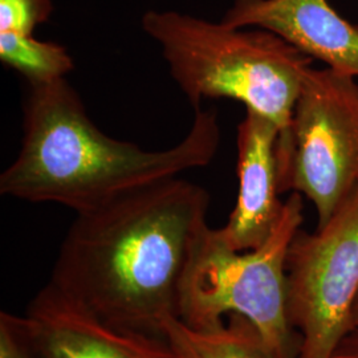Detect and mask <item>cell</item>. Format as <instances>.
Segmentation results:
<instances>
[{
	"label": "cell",
	"instance_id": "1",
	"mask_svg": "<svg viewBox=\"0 0 358 358\" xmlns=\"http://www.w3.org/2000/svg\"><path fill=\"white\" fill-rule=\"evenodd\" d=\"M208 208L206 189L173 177L78 213L50 282L113 328L164 338Z\"/></svg>",
	"mask_w": 358,
	"mask_h": 358
},
{
	"label": "cell",
	"instance_id": "2",
	"mask_svg": "<svg viewBox=\"0 0 358 358\" xmlns=\"http://www.w3.org/2000/svg\"><path fill=\"white\" fill-rule=\"evenodd\" d=\"M19 155L0 176V194L84 213L124 192L205 167L220 146L214 108L194 110L178 145L159 152L106 136L90 120L72 85L60 78L29 85Z\"/></svg>",
	"mask_w": 358,
	"mask_h": 358
},
{
	"label": "cell",
	"instance_id": "3",
	"mask_svg": "<svg viewBox=\"0 0 358 358\" xmlns=\"http://www.w3.org/2000/svg\"><path fill=\"white\" fill-rule=\"evenodd\" d=\"M141 26L159 44L194 110L205 99L243 103L278 125V153L287 146L310 57L266 29L243 31L178 11H148Z\"/></svg>",
	"mask_w": 358,
	"mask_h": 358
},
{
	"label": "cell",
	"instance_id": "4",
	"mask_svg": "<svg viewBox=\"0 0 358 358\" xmlns=\"http://www.w3.org/2000/svg\"><path fill=\"white\" fill-rule=\"evenodd\" d=\"M303 208V195L294 192L268 239L251 251L232 250L219 229L208 227L180 282L179 320L213 331L224 316L241 315L255 325L272 357H299L300 337L288 317L287 257Z\"/></svg>",
	"mask_w": 358,
	"mask_h": 358
},
{
	"label": "cell",
	"instance_id": "5",
	"mask_svg": "<svg viewBox=\"0 0 358 358\" xmlns=\"http://www.w3.org/2000/svg\"><path fill=\"white\" fill-rule=\"evenodd\" d=\"M279 157L280 192L309 199L325 224L358 186V83L329 68H309Z\"/></svg>",
	"mask_w": 358,
	"mask_h": 358
},
{
	"label": "cell",
	"instance_id": "6",
	"mask_svg": "<svg viewBox=\"0 0 358 358\" xmlns=\"http://www.w3.org/2000/svg\"><path fill=\"white\" fill-rule=\"evenodd\" d=\"M288 317L297 358H332L352 329L358 297V186L312 234L297 231L287 257Z\"/></svg>",
	"mask_w": 358,
	"mask_h": 358
},
{
	"label": "cell",
	"instance_id": "7",
	"mask_svg": "<svg viewBox=\"0 0 358 358\" xmlns=\"http://www.w3.org/2000/svg\"><path fill=\"white\" fill-rule=\"evenodd\" d=\"M23 319L38 358H176L164 338L113 328L50 282Z\"/></svg>",
	"mask_w": 358,
	"mask_h": 358
},
{
	"label": "cell",
	"instance_id": "8",
	"mask_svg": "<svg viewBox=\"0 0 358 358\" xmlns=\"http://www.w3.org/2000/svg\"><path fill=\"white\" fill-rule=\"evenodd\" d=\"M222 23L266 29L327 68L358 77V24L328 0H234Z\"/></svg>",
	"mask_w": 358,
	"mask_h": 358
},
{
	"label": "cell",
	"instance_id": "9",
	"mask_svg": "<svg viewBox=\"0 0 358 358\" xmlns=\"http://www.w3.org/2000/svg\"><path fill=\"white\" fill-rule=\"evenodd\" d=\"M279 136L278 125L254 110H247L238 127V198L226 226L219 229L235 251L264 243L282 215Z\"/></svg>",
	"mask_w": 358,
	"mask_h": 358
},
{
	"label": "cell",
	"instance_id": "10",
	"mask_svg": "<svg viewBox=\"0 0 358 358\" xmlns=\"http://www.w3.org/2000/svg\"><path fill=\"white\" fill-rule=\"evenodd\" d=\"M162 336L176 358H273L255 325L241 315H230L213 331H196L170 317Z\"/></svg>",
	"mask_w": 358,
	"mask_h": 358
},
{
	"label": "cell",
	"instance_id": "11",
	"mask_svg": "<svg viewBox=\"0 0 358 358\" xmlns=\"http://www.w3.org/2000/svg\"><path fill=\"white\" fill-rule=\"evenodd\" d=\"M0 60L26 77L28 85L65 78L75 68L72 56L63 45L11 32L0 34Z\"/></svg>",
	"mask_w": 358,
	"mask_h": 358
},
{
	"label": "cell",
	"instance_id": "12",
	"mask_svg": "<svg viewBox=\"0 0 358 358\" xmlns=\"http://www.w3.org/2000/svg\"><path fill=\"white\" fill-rule=\"evenodd\" d=\"M53 11L52 0H0V34L34 35Z\"/></svg>",
	"mask_w": 358,
	"mask_h": 358
},
{
	"label": "cell",
	"instance_id": "13",
	"mask_svg": "<svg viewBox=\"0 0 358 358\" xmlns=\"http://www.w3.org/2000/svg\"><path fill=\"white\" fill-rule=\"evenodd\" d=\"M0 358H38L23 316L0 313Z\"/></svg>",
	"mask_w": 358,
	"mask_h": 358
},
{
	"label": "cell",
	"instance_id": "14",
	"mask_svg": "<svg viewBox=\"0 0 358 358\" xmlns=\"http://www.w3.org/2000/svg\"><path fill=\"white\" fill-rule=\"evenodd\" d=\"M332 358H358V327L348 332L334 350Z\"/></svg>",
	"mask_w": 358,
	"mask_h": 358
},
{
	"label": "cell",
	"instance_id": "15",
	"mask_svg": "<svg viewBox=\"0 0 358 358\" xmlns=\"http://www.w3.org/2000/svg\"><path fill=\"white\" fill-rule=\"evenodd\" d=\"M352 328H355V327H358V297L357 301H356V304H355V308H353V316H352Z\"/></svg>",
	"mask_w": 358,
	"mask_h": 358
}]
</instances>
